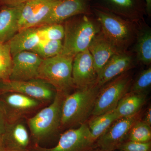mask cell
I'll return each instance as SVG.
<instances>
[{
  "label": "cell",
  "instance_id": "1",
  "mask_svg": "<svg viewBox=\"0 0 151 151\" xmlns=\"http://www.w3.org/2000/svg\"><path fill=\"white\" fill-rule=\"evenodd\" d=\"M101 87L95 82L65 95L61 107L60 128L78 127L86 123L92 115Z\"/></svg>",
  "mask_w": 151,
  "mask_h": 151
},
{
  "label": "cell",
  "instance_id": "2",
  "mask_svg": "<svg viewBox=\"0 0 151 151\" xmlns=\"http://www.w3.org/2000/svg\"><path fill=\"white\" fill-rule=\"evenodd\" d=\"M92 15L76 16L64 26V42L61 55L74 58L88 49L94 38L101 32L100 24Z\"/></svg>",
  "mask_w": 151,
  "mask_h": 151
},
{
  "label": "cell",
  "instance_id": "3",
  "mask_svg": "<svg viewBox=\"0 0 151 151\" xmlns=\"http://www.w3.org/2000/svg\"><path fill=\"white\" fill-rule=\"evenodd\" d=\"M92 12L105 37L119 50H127L136 35L133 24L97 5L92 6Z\"/></svg>",
  "mask_w": 151,
  "mask_h": 151
},
{
  "label": "cell",
  "instance_id": "4",
  "mask_svg": "<svg viewBox=\"0 0 151 151\" xmlns=\"http://www.w3.org/2000/svg\"><path fill=\"white\" fill-rule=\"evenodd\" d=\"M74 58L61 54L42 59L38 72V78L43 80L57 92L67 95L75 88L72 78Z\"/></svg>",
  "mask_w": 151,
  "mask_h": 151
},
{
  "label": "cell",
  "instance_id": "5",
  "mask_svg": "<svg viewBox=\"0 0 151 151\" xmlns=\"http://www.w3.org/2000/svg\"><path fill=\"white\" fill-rule=\"evenodd\" d=\"M65 95L57 92L50 105L27 119L31 136L37 144L56 133L60 128L61 107Z\"/></svg>",
  "mask_w": 151,
  "mask_h": 151
},
{
  "label": "cell",
  "instance_id": "6",
  "mask_svg": "<svg viewBox=\"0 0 151 151\" xmlns=\"http://www.w3.org/2000/svg\"><path fill=\"white\" fill-rule=\"evenodd\" d=\"M132 77L127 71L106 83L100 89L92 116L104 114L116 108L120 100L129 91Z\"/></svg>",
  "mask_w": 151,
  "mask_h": 151
},
{
  "label": "cell",
  "instance_id": "7",
  "mask_svg": "<svg viewBox=\"0 0 151 151\" xmlns=\"http://www.w3.org/2000/svg\"><path fill=\"white\" fill-rule=\"evenodd\" d=\"M88 125L86 123L76 128H70L60 135L56 145L45 148L37 144L29 149V151H92L96 147Z\"/></svg>",
  "mask_w": 151,
  "mask_h": 151
},
{
  "label": "cell",
  "instance_id": "8",
  "mask_svg": "<svg viewBox=\"0 0 151 151\" xmlns=\"http://www.w3.org/2000/svg\"><path fill=\"white\" fill-rule=\"evenodd\" d=\"M0 89L4 92L24 94L42 103L52 102L57 92L52 86L38 78L27 81H0Z\"/></svg>",
  "mask_w": 151,
  "mask_h": 151
},
{
  "label": "cell",
  "instance_id": "9",
  "mask_svg": "<svg viewBox=\"0 0 151 151\" xmlns=\"http://www.w3.org/2000/svg\"><path fill=\"white\" fill-rule=\"evenodd\" d=\"M4 94L0 105L7 123L23 119L43 103L17 92H4Z\"/></svg>",
  "mask_w": 151,
  "mask_h": 151
},
{
  "label": "cell",
  "instance_id": "10",
  "mask_svg": "<svg viewBox=\"0 0 151 151\" xmlns=\"http://www.w3.org/2000/svg\"><path fill=\"white\" fill-rule=\"evenodd\" d=\"M81 14H93L91 0H58L38 26L61 24Z\"/></svg>",
  "mask_w": 151,
  "mask_h": 151
},
{
  "label": "cell",
  "instance_id": "11",
  "mask_svg": "<svg viewBox=\"0 0 151 151\" xmlns=\"http://www.w3.org/2000/svg\"><path fill=\"white\" fill-rule=\"evenodd\" d=\"M141 111L134 116L121 118L108 128L96 141V145L102 151H113L127 141L131 128L138 120L142 119Z\"/></svg>",
  "mask_w": 151,
  "mask_h": 151
},
{
  "label": "cell",
  "instance_id": "12",
  "mask_svg": "<svg viewBox=\"0 0 151 151\" xmlns=\"http://www.w3.org/2000/svg\"><path fill=\"white\" fill-rule=\"evenodd\" d=\"M42 59L31 51L21 52L12 56V66L9 80L27 81L38 78Z\"/></svg>",
  "mask_w": 151,
  "mask_h": 151
},
{
  "label": "cell",
  "instance_id": "13",
  "mask_svg": "<svg viewBox=\"0 0 151 151\" xmlns=\"http://www.w3.org/2000/svg\"><path fill=\"white\" fill-rule=\"evenodd\" d=\"M72 74L73 84L76 89L87 87L96 82L98 74L94 60L88 49L74 56Z\"/></svg>",
  "mask_w": 151,
  "mask_h": 151
},
{
  "label": "cell",
  "instance_id": "14",
  "mask_svg": "<svg viewBox=\"0 0 151 151\" xmlns=\"http://www.w3.org/2000/svg\"><path fill=\"white\" fill-rule=\"evenodd\" d=\"M134 57L129 52L122 51L111 57L97 75L96 82L102 87L113 78L133 67Z\"/></svg>",
  "mask_w": 151,
  "mask_h": 151
},
{
  "label": "cell",
  "instance_id": "15",
  "mask_svg": "<svg viewBox=\"0 0 151 151\" xmlns=\"http://www.w3.org/2000/svg\"><path fill=\"white\" fill-rule=\"evenodd\" d=\"M29 135L23 119L7 123L1 139L2 148L5 150H29Z\"/></svg>",
  "mask_w": 151,
  "mask_h": 151
},
{
  "label": "cell",
  "instance_id": "16",
  "mask_svg": "<svg viewBox=\"0 0 151 151\" xmlns=\"http://www.w3.org/2000/svg\"><path fill=\"white\" fill-rule=\"evenodd\" d=\"M97 5L124 18H139L146 12L145 0H101Z\"/></svg>",
  "mask_w": 151,
  "mask_h": 151
},
{
  "label": "cell",
  "instance_id": "17",
  "mask_svg": "<svg viewBox=\"0 0 151 151\" xmlns=\"http://www.w3.org/2000/svg\"><path fill=\"white\" fill-rule=\"evenodd\" d=\"M45 40L42 26H38L19 31L8 42L13 56L21 52L31 51Z\"/></svg>",
  "mask_w": 151,
  "mask_h": 151
},
{
  "label": "cell",
  "instance_id": "18",
  "mask_svg": "<svg viewBox=\"0 0 151 151\" xmlns=\"http://www.w3.org/2000/svg\"><path fill=\"white\" fill-rule=\"evenodd\" d=\"M88 49L94 60L97 74L111 57L122 51L114 46L101 31L94 38Z\"/></svg>",
  "mask_w": 151,
  "mask_h": 151
},
{
  "label": "cell",
  "instance_id": "19",
  "mask_svg": "<svg viewBox=\"0 0 151 151\" xmlns=\"http://www.w3.org/2000/svg\"><path fill=\"white\" fill-rule=\"evenodd\" d=\"M24 4L5 6L0 11V43L9 41L19 31V20Z\"/></svg>",
  "mask_w": 151,
  "mask_h": 151
},
{
  "label": "cell",
  "instance_id": "20",
  "mask_svg": "<svg viewBox=\"0 0 151 151\" xmlns=\"http://www.w3.org/2000/svg\"><path fill=\"white\" fill-rule=\"evenodd\" d=\"M147 100V93L129 92L122 97L115 108L119 119L131 117L141 111Z\"/></svg>",
  "mask_w": 151,
  "mask_h": 151
},
{
  "label": "cell",
  "instance_id": "21",
  "mask_svg": "<svg viewBox=\"0 0 151 151\" xmlns=\"http://www.w3.org/2000/svg\"><path fill=\"white\" fill-rule=\"evenodd\" d=\"M119 119L115 109L93 117L87 124L93 139L96 142L108 128Z\"/></svg>",
  "mask_w": 151,
  "mask_h": 151
},
{
  "label": "cell",
  "instance_id": "22",
  "mask_svg": "<svg viewBox=\"0 0 151 151\" xmlns=\"http://www.w3.org/2000/svg\"><path fill=\"white\" fill-rule=\"evenodd\" d=\"M135 52L138 61L145 65L151 64V32L150 29H144L138 34Z\"/></svg>",
  "mask_w": 151,
  "mask_h": 151
},
{
  "label": "cell",
  "instance_id": "23",
  "mask_svg": "<svg viewBox=\"0 0 151 151\" xmlns=\"http://www.w3.org/2000/svg\"><path fill=\"white\" fill-rule=\"evenodd\" d=\"M63 47L62 40H45L41 41L31 51L44 59L61 54Z\"/></svg>",
  "mask_w": 151,
  "mask_h": 151
},
{
  "label": "cell",
  "instance_id": "24",
  "mask_svg": "<svg viewBox=\"0 0 151 151\" xmlns=\"http://www.w3.org/2000/svg\"><path fill=\"white\" fill-rule=\"evenodd\" d=\"M51 1L52 0H29L26 2L19 20V31L23 29L25 24L44 5Z\"/></svg>",
  "mask_w": 151,
  "mask_h": 151
},
{
  "label": "cell",
  "instance_id": "25",
  "mask_svg": "<svg viewBox=\"0 0 151 151\" xmlns=\"http://www.w3.org/2000/svg\"><path fill=\"white\" fill-rule=\"evenodd\" d=\"M12 66V56L8 42L0 43V81H7Z\"/></svg>",
  "mask_w": 151,
  "mask_h": 151
},
{
  "label": "cell",
  "instance_id": "26",
  "mask_svg": "<svg viewBox=\"0 0 151 151\" xmlns=\"http://www.w3.org/2000/svg\"><path fill=\"white\" fill-rule=\"evenodd\" d=\"M127 140L142 143L151 142V126L142 119L138 120L131 128Z\"/></svg>",
  "mask_w": 151,
  "mask_h": 151
},
{
  "label": "cell",
  "instance_id": "27",
  "mask_svg": "<svg viewBox=\"0 0 151 151\" xmlns=\"http://www.w3.org/2000/svg\"><path fill=\"white\" fill-rule=\"evenodd\" d=\"M151 85V68L144 70L132 83L129 92L135 93H146Z\"/></svg>",
  "mask_w": 151,
  "mask_h": 151
},
{
  "label": "cell",
  "instance_id": "28",
  "mask_svg": "<svg viewBox=\"0 0 151 151\" xmlns=\"http://www.w3.org/2000/svg\"><path fill=\"white\" fill-rule=\"evenodd\" d=\"M44 37L48 40H62L65 30L61 24L42 25Z\"/></svg>",
  "mask_w": 151,
  "mask_h": 151
},
{
  "label": "cell",
  "instance_id": "29",
  "mask_svg": "<svg viewBox=\"0 0 151 151\" xmlns=\"http://www.w3.org/2000/svg\"><path fill=\"white\" fill-rule=\"evenodd\" d=\"M118 150L119 151H151V142L142 143L127 140Z\"/></svg>",
  "mask_w": 151,
  "mask_h": 151
},
{
  "label": "cell",
  "instance_id": "30",
  "mask_svg": "<svg viewBox=\"0 0 151 151\" xmlns=\"http://www.w3.org/2000/svg\"><path fill=\"white\" fill-rule=\"evenodd\" d=\"M29 0H0V4L5 6H14L24 4Z\"/></svg>",
  "mask_w": 151,
  "mask_h": 151
},
{
  "label": "cell",
  "instance_id": "31",
  "mask_svg": "<svg viewBox=\"0 0 151 151\" xmlns=\"http://www.w3.org/2000/svg\"><path fill=\"white\" fill-rule=\"evenodd\" d=\"M7 123V122L5 117L4 114L0 105V141L3 133L5 129Z\"/></svg>",
  "mask_w": 151,
  "mask_h": 151
},
{
  "label": "cell",
  "instance_id": "32",
  "mask_svg": "<svg viewBox=\"0 0 151 151\" xmlns=\"http://www.w3.org/2000/svg\"><path fill=\"white\" fill-rule=\"evenodd\" d=\"M142 120L146 124L151 126V108L150 106H149L147 109L145 114L144 116V119Z\"/></svg>",
  "mask_w": 151,
  "mask_h": 151
},
{
  "label": "cell",
  "instance_id": "33",
  "mask_svg": "<svg viewBox=\"0 0 151 151\" xmlns=\"http://www.w3.org/2000/svg\"><path fill=\"white\" fill-rule=\"evenodd\" d=\"M145 2L146 14L150 16L151 14V0H145Z\"/></svg>",
  "mask_w": 151,
  "mask_h": 151
},
{
  "label": "cell",
  "instance_id": "34",
  "mask_svg": "<svg viewBox=\"0 0 151 151\" xmlns=\"http://www.w3.org/2000/svg\"><path fill=\"white\" fill-rule=\"evenodd\" d=\"M2 151H29V150L27 151H21V150H5V149H3Z\"/></svg>",
  "mask_w": 151,
  "mask_h": 151
},
{
  "label": "cell",
  "instance_id": "35",
  "mask_svg": "<svg viewBox=\"0 0 151 151\" xmlns=\"http://www.w3.org/2000/svg\"><path fill=\"white\" fill-rule=\"evenodd\" d=\"M0 151H2V147L1 145V141H0Z\"/></svg>",
  "mask_w": 151,
  "mask_h": 151
},
{
  "label": "cell",
  "instance_id": "36",
  "mask_svg": "<svg viewBox=\"0 0 151 151\" xmlns=\"http://www.w3.org/2000/svg\"><path fill=\"white\" fill-rule=\"evenodd\" d=\"M92 151H100V150H93Z\"/></svg>",
  "mask_w": 151,
  "mask_h": 151
},
{
  "label": "cell",
  "instance_id": "37",
  "mask_svg": "<svg viewBox=\"0 0 151 151\" xmlns=\"http://www.w3.org/2000/svg\"><path fill=\"white\" fill-rule=\"evenodd\" d=\"M100 151H102L100 150Z\"/></svg>",
  "mask_w": 151,
  "mask_h": 151
}]
</instances>
